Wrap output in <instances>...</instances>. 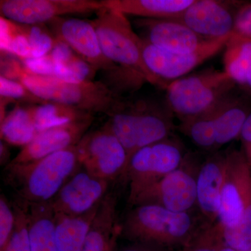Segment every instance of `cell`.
Here are the masks:
<instances>
[{"label":"cell","instance_id":"cell-6","mask_svg":"<svg viewBox=\"0 0 251 251\" xmlns=\"http://www.w3.org/2000/svg\"><path fill=\"white\" fill-rule=\"evenodd\" d=\"M236 85L224 70L209 68L170 82L166 100L180 122L188 121L214 108L233 93Z\"/></svg>","mask_w":251,"mask_h":251},{"label":"cell","instance_id":"cell-39","mask_svg":"<svg viewBox=\"0 0 251 251\" xmlns=\"http://www.w3.org/2000/svg\"><path fill=\"white\" fill-rule=\"evenodd\" d=\"M246 156H247L248 162H249V166H250V168L251 169V149L249 151H247V152H245Z\"/></svg>","mask_w":251,"mask_h":251},{"label":"cell","instance_id":"cell-33","mask_svg":"<svg viewBox=\"0 0 251 251\" xmlns=\"http://www.w3.org/2000/svg\"><path fill=\"white\" fill-rule=\"evenodd\" d=\"M25 64L26 69L34 74L46 76L54 75V64L50 54L39 58L25 59Z\"/></svg>","mask_w":251,"mask_h":251},{"label":"cell","instance_id":"cell-8","mask_svg":"<svg viewBox=\"0 0 251 251\" xmlns=\"http://www.w3.org/2000/svg\"><path fill=\"white\" fill-rule=\"evenodd\" d=\"M201 164L195 153L188 152L177 169L140 193L131 207L153 204L175 212H191L197 206L196 181Z\"/></svg>","mask_w":251,"mask_h":251},{"label":"cell","instance_id":"cell-40","mask_svg":"<svg viewBox=\"0 0 251 251\" xmlns=\"http://www.w3.org/2000/svg\"><path fill=\"white\" fill-rule=\"evenodd\" d=\"M0 251H8L7 247L4 248V249H0Z\"/></svg>","mask_w":251,"mask_h":251},{"label":"cell","instance_id":"cell-28","mask_svg":"<svg viewBox=\"0 0 251 251\" xmlns=\"http://www.w3.org/2000/svg\"><path fill=\"white\" fill-rule=\"evenodd\" d=\"M177 251H236L227 247L217 224L206 227L188 247Z\"/></svg>","mask_w":251,"mask_h":251},{"label":"cell","instance_id":"cell-38","mask_svg":"<svg viewBox=\"0 0 251 251\" xmlns=\"http://www.w3.org/2000/svg\"><path fill=\"white\" fill-rule=\"evenodd\" d=\"M9 153V150L6 148V145L1 141V165L7 163Z\"/></svg>","mask_w":251,"mask_h":251},{"label":"cell","instance_id":"cell-18","mask_svg":"<svg viewBox=\"0 0 251 251\" xmlns=\"http://www.w3.org/2000/svg\"><path fill=\"white\" fill-rule=\"evenodd\" d=\"M227 160V150L211 152L198 169L196 188L197 206L209 226L219 219L221 189Z\"/></svg>","mask_w":251,"mask_h":251},{"label":"cell","instance_id":"cell-5","mask_svg":"<svg viewBox=\"0 0 251 251\" xmlns=\"http://www.w3.org/2000/svg\"><path fill=\"white\" fill-rule=\"evenodd\" d=\"M104 55L112 63L143 77L147 82L166 90L168 82L150 72L144 61L143 40L135 33L126 16L104 7L91 21Z\"/></svg>","mask_w":251,"mask_h":251},{"label":"cell","instance_id":"cell-9","mask_svg":"<svg viewBox=\"0 0 251 251\" xmlns=\"http://www.w3.org/2000/svg\"><path fill=\"white\" fill-rule=\"evenodd\" d=\"M251 206V169L244 150L227 149L217 224L222 228L237 226Z\"/></svg>","mask_w":251,"mask_h":251},{"label":"cell","instance_id":"cell-16","mask_svg":"<svg viewBox=\"0 0 251 251\" xmlns=\"http://www.w3.org/2000/svg\"><path fill=\"white\" fill-rule=\"evenodd\" d=\"M93 120V115H90L66 125L43 130L30 143L23 147L17 156L7 165L26 164L76 146L87 134Z\"/></svg>","mask_w":251,"mask_h":251},{"label":"cell","instance_id":"cell-29","mask_svg":"<svg viewBox=\"0 0 251 251\" xmlns=\"http://www.w3.org/2000/svg\"><path fill=\"white\" fill-rule=\"evenodd\" d=\"M38 25H20L23 34L29 41L32 58H39L47 55L57 43L55 39H53V38L49 36L48 33L43 30L42 28Z\"/></svg>","mask_w":251,"mask_h":251},{"label":"cell","instance_id":"cell-34","mask_svg":"<svg viewBox=\"0 0 251 251\" xmlns=\"http://www.w3.org/2000/svg\"><path fill=\"white\" fill-rule=\"evenodd\" d=\"M234 33L251 39V3L244 2L238 11Z\"/></svg>","mask_w":251,"mask_h":251},{"label":"cell","instance_id":"cell-37","mask_svg":"<svg viewBox=\"0 0 251 251\" xmlns=\"http://www.w3.org/2000/svg\"><path fill=\"white\" fill-rule=\"evenodd\" d=\"M241 88L244 90V93L251 97V69L248 74L245 83L241 87Z\"/></svg>","mask_w":251,"mask_h":251},{"label":"cell","instance_id":"cell-27","mask_svg":"<svg viewBox=\"0 0 251 251\" xmlns=\"http://www.w3.org/2000/svg\"><path fill=\"white\" fill-rule=\"evenodd\" d=\"M219 227L227 247L236 251L251 250V206L237 226L231 228H222L219 226Z\"/></svg>","mask_w":251,"mask_h":251},{"label":"cell","instance_id":"cell-31","mask_svg":"<svg viewBox=\"0 0 251 251\" xmlns=\"http://www.w3.org/2000/svg\"><path fill=\"white\" fill-rule=\"evenodd\" d=\"M0 94L1 100H19L41 104L44 101L38 99L21 82H17L1 75L0 76Z\"/></svg>","mask_w":251,"mask_h":251},{"label":"cell","instance_id":"cell-22","mask_svg":"<svg viewBox=\"0 0 251 251\" xmlns=\"http://www.w3.org/2000/svg\"><path fill=\"white\" fill-rule=\"evenodd\" d=\"M24 208L31 251H59L54 234V214L49 202Z\"/></svg>","mask_w":251,"mask_h":251},{"label":"cell","instance_id":"cell-41","mask_svg":"<svg viewBox=\"0 0 251 251\" xmlns=\"http://www.w3.org/2000/svg\"><path fill=\"white\" fill-rule=\"evenodd\" d=\"M251 251V250H250V251Z\"/></svg>","mask_w":251,"mask_h":251},{"label":"cell","instance_id":"cell-13","mask_svg":"<svg viewBox=\"0 0 251 251\" xmlns=\"http://www.w3.org/2000/svg\"><path fill=\"white\" fill-rule=\"evenodd\" d=\"M244 1L195 0L178 17L183 23L206 40L222 39L234 33L236 18Z\"/></svg>","mask_w":251,"mask_h":251},{"label":"cell","instance_id":"cell-3","mask_svg":"<svg viewBox=\"0 0 251 251\" xmlns=\"http://www.w3.org/2000/svg\"><path fill=\"white\" fill-rule=\"evenodd\" d=\"M80 166L76 146L22 165L5 168L9 184L17 191L23 206L50 202Z\"/></svg>","mask_w":251,"mask_h":251},{"label":"cell","instance_id":"cell-36","mask_svg":"<svg viewBox=\"0 0 251 251\" xmlns=\"http://www.w3.org/2000/svg\"><path fill=\"white\" fill-rule=\"evenodd\" d=\"M120 251H176L167 248L149 244V243L133 242V244L125 248Z\"/></svg>","mask_w":251,"mask_h":251},{"label":"cell","instance_id":"cell-14","mask_svg":"<svg viewBox=\"0 0 251 251\" xmlns=\"http://www.w3.org/2000/svg\"><path fill=\"white\" fill-rule=\"evenodd\" d=\"M232 35L206 41L199 49L188 53L168 52L143 40L144 61L155 76L170 83L219 53Z\"/></svg>","mask_w":251,"mask_h":251},{"label":"cell","instance_id":"cell-21","mask_svg":"<svg viewBox=\"0 0 251 251\" xmlns=\"http://www.w3.org/2000/svg\"><path fill=\"white\" fill-rule=\"evenodd\" d=\"M195 0H101L104 7L122 14L152 19H173Z\"/></svg>","mask_w":251,"mask_h":251},{"label":"cell","instance_id":"cell-12","mask_svg":"<svg viewBox=\"0 0 251 251\" xmlns=\"http://www.w3.org/2000/svg\"><path fill=\"white\" fill-rule=\"evenodd\" d=\"M96 0H1V16L18 24L36 25L67 15L87 14L103 9Z\"/></svg>","mask_w":251,"mask_h":251},{"label":"cell","instance_id":"cell-32","mask_svg":"<svg viewBox=\"0 0 251 251\" xmlns=\"http://www.w3.org/2000/svg\"><path fill=\"white\" fill-rule=\"evenodd\" d=\"M16 226V213L4 196L0 198V249L9 245Z\"/></svg>","mask_w":251,"mask_h":251},{"label":"cell","instance_id":"cell-24","mask_svg":"<svg viewBox=\"0 0 251 251\" xmlns=\"http://www.w3.org/2000/svg\"><path fill=\"white\" fill-rule=\"evenodd\" d=\"M224 71L242 87L251 69V39L233 33L225 46Z\"/></svg>","mask_w":251,"mask_h":251},{"label":"cell","instance_id":"cell-11","mask_svg":"<svg viewBox=\"0 0 251 251\" xmlns=\"http://www.w3.org/2000/svg\"><path fill=\"white\" fill-rule=\"evenodd\" d=\"M54 39L76 52L94 70L103 71L115 81L128 70L104 55L92 23L75 18H57L49 22Z\"/></svg>","mask_w":251,"mask_h":251},{"label":"cell","instance_id":"cell-26","mask_svg":"<svg viewBox=\"0 0 251 251\" xmlns=\"http://www.w3.org/2000/svg\"><path fill=\"white\" fill-rule=\"evenodd\" d=\"M30 108L36 130L39 133L48 128L66 125L92 115L89 112L68 105L49 102L31 106Z\"/></svg>","mask_w":251,"mask_h":251},{"label":"cell","instance_id":"cell-19","mask_svg":"<svg viewBox=\"0 0 251 251\" xmlns=\"http://www.w3.org/2000/svg\"><path fill=\"white\" fill-rule=\"evenodd\" d=\"M251 112V97L246 94L237 95L233 92L202 114L215 133L216 151L239 138L244 122Z\"/></svg>","mask_w":251,"mask_h":251},{"label":"cell","instance_id":"cell-1","mask_svg":"<svg viewBox=\"0 0 251 251\" xmlns=\"http://www.w3.org/2000/svg\"><path fill=\"white\" fill-rule=\"evenodd\" d=\"M175 115L166 99L122 97L105 126L122 144L130 157L140 149L173 134Z\"/></svg>","mask_w":251,"mask_h":251},{"label":"cell","instance_id":"cell-30","mask_svg":"<svg viewBox=\"0 0 251 251\" xmlns=\"http://www.w3.org/2000/svg\"><path fill=\"white\" fill-rule=\"evenodd\" d=\"M16 213V226L14 233L11 238L8 251H31L28 233V223L27 211L24 207L18 204L14 205Z\"/></svg>","mask_w":251,"mask_h":251},{"label":"cell","instance_id":"cell-7","mask_svg":"<svg viewBox=\"0 0 251 251\" xmlns=\"http://www.w3.org/2000/svg\"><path fill=\"white\" fill-rule=\"evenodd\" d=\"M187 153L184 144L173 135L140 149L130 157L121 177L128 186L130 207L140 193L177 169Z\"/></svg>","mask_w":251,"mask_h":251},{"label":"cell","instance_id":"cell-25","mask_svg":"<svg viewBox=\"0 0 251 251\" xmlns=\"http://www.w3.org/2000/svg\"><path fill=\"white\" fill-rule=\"evenodd\" d=\"M1 139L25 147L38 134L30 107H16L1 120Z\"/></svg>","mask_w":251,"mask_h":251},{"label":"cell","instance_id":"cell-23","mask_svg":"<svg viewBox=\"0 0 251 251\" xmlns=\"http://www.w3.org/2000/svg\"><path fill=\"white\" fill-rule=\"evenodd\" d=\"M99 204L82 215H54V234L59 251H82Z\"/></svg>","mask_w":251,"mask_h":251},{"label":"cell","instance_id":"cell-17","mask_svg":"<svg viewBox=\"0 0 251 251\" xmlns=\"http://www.w3.org/2000/svg\"><path fill=\"white\" fill-rule=\"evenodd\" d=\"M134 24L143 33V40L174 53L193 52L209 41L175 20L138 18Z\"/></svg>","mask_w":251,"mask_h":251},{"label":"cell","instance_id":"cell-2","mask_svg":"<svg viewBox=\"0 0 251 251\" xmlns=\"http://www.w3.org/2000/svg\"><path fill=\"white\" fill-rule=\"evenodd\" d=\"M122 225V237L132 242L149 243L176 251L191 245L209 227L201 214L175 212L153 204L130 208Z\"/></svg>","mask_w":251,"mask_h":251},{"label":"cell","instance_id":"cell-4","mask_svg":"<svg viewBox=\"0 0 251 251\" xmlns=\"http://www.w3.org/2000/svg\"><path fill=\"white\" fill-rule=\"evenodd\" d=\"M18 79L42 101L68 105L92 115L101 113L110 117L122 97L103 81L67 82L38 75L26 68L21 69Z\"/></svg>","mask_w":251,"mask_h":251},{"label":"cell","instance_id":"cell-10","mask_svg":"<svg viewBox=\"0 0 251 251\" xmlns=\"http://www.w3.org/2000/svg\"><path fill=\"white\" fill-rule=\"evenodd\" d=\"M80 166L100 179L111 181L121 178L128 165V155L110 128L87 133L76 145Z\"/></svg>","mask_w":251,"mask_h":251},{"label":"cell","instance_id":"cell-35","mask_svg":"<svg viewBox=\"0 0 251 251\" xmlns=\"http://www.w3.org/2000/svg\"><path fill=\"white\" fill-rule=\"evenodd\" d=\"M239 139L242 142L244 152L249 151L251 149V112L244 122Z\"/></svg>","mask_w":251,"mask_h":251},{"label":"cell","instance_id":"cell-15","mask_svg":"<svg viewBox=\"0 0 251 251\" xmlns=\"http://www.w3.org/2000/svg\"><path fill=\"white\" fill-rule=\"evenodd\" d=\"M110 181L83 170L75 172L49 202L54 215L79 216L92 211L107 195Z\"/></svg>","mask_w":251,"mask_h":251},{"label":"cell","instance_id":"cell-20","mask_svg":"<svg viewBox=\"0 0 251 251\" xmlns=\"http://www.w3.org/2000/svg\"><path fill=\"white\" fill-rule=\"evenodd\" d=\"M117 198L107 193L99 204L82 251H115L122 225L117 214Z\"/></svg>","mask_w":251,"mask_h":251}]
</instances>
